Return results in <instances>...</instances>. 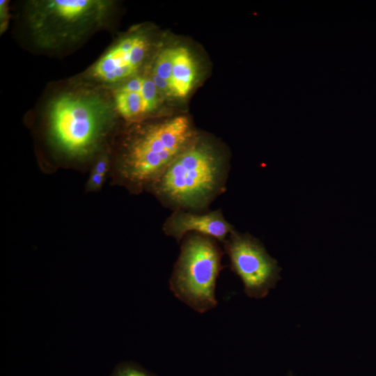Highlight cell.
Segmentation results:
<instances>
[{
	"label": "cell",
	"mask_w": 376,
	"mask_h": 376,
	"mask_svg": "<svg viewBox=\"0 0 376 376\" xmlns=\"http://www.w3.org/2000/svg\"><path fill=\"white\" fill-rule=\"evenodd\" d=\"M228 173L226 155L197 134L150 186L173 211L204 212L226 191Z\"/></svg>",
	"instance_id": "cell-1"
},
{
	"label": "cell",
	"mask_w": 376,
	"mask_h": 376,
	"mask_svg": "<svg viewBox=\"0 0 376 376\" xmlns=\"http://www.w3.org/2000/svg\"><path fill=\"white\" fill-rule=\"evenodd\" d=\"M196 135L185 116L136 131L127 141L122 157L121 175L137 188L151 185Z\"/></svg>",
	"instance_id": "cell-2"
},
{
	"label": "cell",
	"mask_w": 376,
	"mask_h": 376,
	"mask_svg": "<svg viewBox=\"0 0 376 376\" xmlns=\"http://www.w3.org/2000/svg\"><path fill=\"white\" fill-rule=\"evenodd\" d=\"M223 251L217 240L198 233L187 234L170 279V289L180 301L198 313L217 304V279L223 268Z\"/></svg>",
	"instance_id": "cell-3"
},
{
	"label": "cell",
	"mask_w": 376,
	"mask_h": 376,
	"mask_svg": "<svg viewBox=\"0 0 376 376\" xmlns=\"http://www.w3.org/2000/svg\"><path fill=\"white\" fill-rule=\"evenodd\" d=\"M97 102L84 96L65 94L56 99L49 111L52 134L72 154H81L93 143L100 123Z\"/></svg>",
	"instance_id": "cell-4"
},
{
	"label": "cell",
	"mask_w": 376,
	"mask_h": 376,
	"mask_svg": "<svg viewBox=\"0 0 376 376\" xmlns=\"http://www.w3.org/2000/svg\"><path fill=\"white\" fill-rule=\"evenodd\" d=\"M231 269L242 280L246 295L256 299L267 296L280 280L281 269L259 240L234 230L223 243Z\"/></svg>",
	"instance_id": "cell-5"
},
{
	"label": "cell",
	"mask_w": 376,
	"mask_h": 376,
	"mask_svg": "<svg viewBox=\"0 0 376 376\" xmlns=\"http://www.w3.org/2000/svg\"><path fill=\"white\" fill-rule=\"evenodd\" d=\"M148 49L145 38L133 35L111 47L97 61L94 75L107 82L124 80L132 76L142 64Z\"/></svg>",
	"instance_id": "cell-6"
},
{
	"label": "cell",
	"mask_w": 376,
	"mask_h": 376,
	"mask_svg": "<svg viewBox=\"0 0 376 376\" xmlns=\"http://www.w3.org/2000/svg\"><path fill=\"white\" fill-rule=\"evenodd\" d=\"M163 230L164 233L178 242L182 241L187 234L198 233L221 243L235 230L219 209L205 212L173 210L165 221Z\"/></svg>",
	"instance_id": "cell-7"
},
{
	"label": "cell",
	"mask_w": 376,
	"mask_h": 376,
	"mask_svg": "<svg viewBox=\"0 0 376 376\" xmlns=\"http://www.w3.org/2000/svg\"><path fill=\"white\" fill-rule=\"evenodd\" d=\"M196 76V65L189 51L182 46L174 47L170 81L172 96L185 97L193 87Z\"/></svg>",
	"instance_id": "cell-8"
},
{
	"label": "cell",
	"mask_w": 376,
	"mask_h": 376,
	"mask_svg": "<svg viewBox=\"0 0 376 376\" xmlns=\"http://www.w3.org/2000/svg\"><path fill=\"white\" fill-rule=\"evenodd\" d=\"M46 8L56 17L66 22H74L86 16L97 1L90 0H54L47 2Z\"/></svg>",
	"instance_id": "cell-9"
},
{
	"label": "cell",
	"mask_w": 376,
	"mask_h": 376,
	"mask_svg": "<svg viewBox=\"0 0 376 376\" xmlns=\"http://www.w3.org/2000/svg\"><path fill=\"white\" fill-rule=\"evenodd\" d=\"M115 102L118 111L126 120H135L148 113L141 91L130 92L119 89Z\"/></svg>",
	"instance_id": "cell-10"
},
{
	"label": "cell",
	"mask_w": 376,
	"mask_h": 376,
	"mask_svg": "<svg viewBox=\"0 0 376 376\" xmlns=\"http://www.w3.org/2000/svg\"><path fill=\"white\" fill-rule=\"evenodd\" d=\"M173 48L163 49L157 56L152 75L166 80L169 84L173 69Z\"/></svg>",
	"instance_id": "cell-11"
},
{
	"label": "cell",
	"mask_w": 376,
	"mask_h": 376,
	"mask_svg": "<svg viewBox=\"0 0 376 376\" xmlns=\"http://www.w3.org/2000/svg\"><path fill=\"white\" fill-rule=\"evenodd\" d=\"M141 93L148 113L157 107L159 93L151 77H144Z\"/></svg>",
	"instance_id": "cell-12"
},
{
	"label": "cell",
	"mask_w": 376,
	"mask_h": 376,
	"mask_svg": "<svg viewBox=\"0 0 376 376\" xmlns=\"http://www.w3.org/2000/svg\"><path fill=\"white\" fill-rule=\"evenodd\" d=\"M105 175L92 172L88 182V187L91 189L100 188L104 180Z\"/></svg>",
	"instance_id": "cell-13"
},
{
	"label": "cell",
	"mask_w": 376,
	"mask_h": 376,
	"mask_svg": "<svg viewBox=\"0 0 376 376\" xmlns=\"http://www.w3.org/2000/svg\"><path fill=\"white\" fill-rule=\"evenodd\" d=\"M109 169V162L108 159L106 157H102L100 159L95 165L94 168L92 170V172L103 174H107Z\"/></svg>",
	"instance_id": "cell-14"
},
{
	"label": "cell",
	"mask_w": 376,
	"mask_h": 376,
	"mask_svg": "<svg viewBox=\"0 0 376 376\" xmlns=\"http://www.w3.org/2000/svg\"><path fill=\"white\" fill-rule=\"evenodd\" d=\"M139 375H140V373H136L135 371L130 370V371L125 373L122 376H139Z\"/></svg>",
	"instance_id": "cell-15"
},
{
	"label": "cell",
	"mask_w": 376,
	"mask_h": 376,
	"mask_svg": "<svg viewBox=\"0 0 376 376\" xmlns=\"http://www.w3.org/2000/svg\"><path fill=\"white\" fill-rule=\"evenodd\" d=\"M139 376H145V375H143V374H141V373H140V375H139Z\"/></svg>",
	"instance_id": "cell-16"
}]
</instances>
